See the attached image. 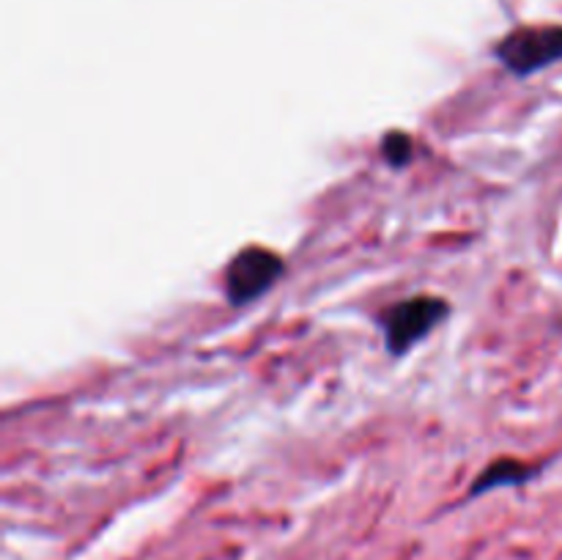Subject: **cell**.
Wrapping results in <instances>:
<instances>
[{
	"label": "cell",
	"mask_w": 562,
	"mask_h": 560,
	"mask_svg": "<svg viewBox=\"0 0 562 560\" xmlns=\"http://www.w3.org/2000/svg\"><path fill=\"white\" fill-rule=\"evenodd\" d=\"M283 269L285 264L278 253L267 247H245L231 258L225 269V296L231 305H247L272 289Z\"/></svg>",
	"instance_id": "obj_2"
},
{
	"label": "cell",
	"mask_w": 562,
	"mask_h": 560,
	"mask_svg": "<svg viewBox=\"0 0 562 560\" xmlns=\"http://www.w3.org/2000/svg\"><path fill=\"white\" fill-rule=\"evenodd\" d=\"M527 467H521L519 461H494L492 467H488L486 472H481V478L475 481V486H472V494L477 492H488V489L494 486H505V483H519L527 478Z\"/></svg>",
	"instance_id": "obj_4"
},
{
	"label": "cell",
	"mask_w": 562,
	"mask_h": 560,
	"mask_svg": "<svg viewBox=\"0 0 562 560\" xmlns=\"http://www.w3.org/2000/svg\"><path fill=\"white\" fill-rule=\"evenodd\" d=\"M497 55L514 75H532L562 58V27H521L499 42Z\"/></svg>",
	"instance_id": "obj_3"
},
{
	"label": "cell",
	"mask_w": 562,
	"mask_h": 560,
	"mask_svg": "<svg viewBox=\"0 0 562 560\" xmlns=\"http://www.w3.org/2000/svg\"><path fill=\"white\" fill-rule=\"evenodd\" d=\"M448 316V302L439 296H409L398 305L390 307L382 316L384 340H387L390 355H404L412 346L420 344L442 318Z\"/></svg>",
	"instance_id": "obj_1"
},
{
	"label": "cell",
	"mask_w": 562,
	"mask_h": 560,
	"mask_svg": "<svg viewBox=\"0 0 562 560\" xmlns=\"http://www.w3.org/2000/svg\"><path fill=\"white\" fill-rule=\"evenodd\" d=\"M382 152L390 165L401 168V165H406L412 159V141L404 135V132H390L382 143Z\"/></svg>",
	"instance_id": "obj_5"
}]
</instances>
